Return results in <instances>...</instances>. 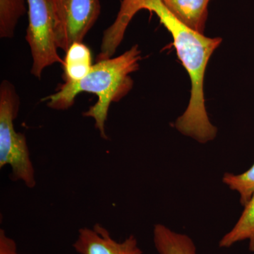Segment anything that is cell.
Masks as SVG:
<instances>
[{"instance_id":"6da1fadb","label":"cell","mask_w":254,"mask_h":254,"mask_svg":"<svg viewBox=\"0 0 254 254\" xmlns=\"http://www.w3.org/2000/svg\"><path fill=\"white\" fill-rule=\"evenodd\" d=\"M121 6L123 14L129 19L140 10L154 12L170 32L177 56L186 68L191 83L190 103L175 122V128L199 143L213 141L218 129L209 120L203 86L209 60L220 46L222 38H208L187 27L169 11L162 0H123Z\"/></svg>"},{"instance_id":"7a4b0ae2","label":"cell","mask_w":254,"mask_h":254,"mask_svg":"<svg viewBox=\"0 0 254 254\" xmlns=\"http://www.w3.org/2000/svg\"><path fill=\"white\" fill-rule=\"evenodd\" d=\"M141 53L136 45L117 58L98 61L86 77L78 81H64L56 93L43 100L52 109L65 110L72 107L81 92L97 95L98 101L83 115L93 119L100 136L108 139L105 123L110 105L123 99L133 88L130 74L139 68Z\"/></svg>"},{"instance_id":"3957f363","label":"cell","mask_w":254,"mask_h":254,"mask_svg":"<svg viewBox=\"0 0 254 254\" xmlns=\"http://www.w3.org/2000/svg\"><path fill=\"white\" fill-rule=\"evenodd\" d=\"M19 106L14 86L9 81H2L0 86V168L10 166L13 181L23 182L33 189L36 180L26 137L14 127Z\"/></svg>"},{"instance_id":"277c9868","label":"cell","mask_w":254,"mask_h":254,"mask_svg":"<svg viewBox=\"0 0 254 254\" xmlns=\"http://www.w3.org/2000/svg\"><path fill=\"white\" fill-rule=\"evenodd\" d=\"M28 26L26 40L31 48L33 65L31 72L41 77L45 68L64 60L58 55L55 33V19L51 0H26Z\"/></svg>"},{"instance_id":"5b68a950","label":"cell","mask_w":254,"mask_h":254,"mask_svg":"<svg viewBox=\"0 0 254 254\" xmlns=\"http://www.w3.org/2000/svg\"><path fill=\"white\" fill-rule=\"evenodd\" d=\"M51 4L57 46L64 52L83 42L101 10L99 0H51Z\"/></svg>"},{"instance_id":"8992f818","label":"cell","mask_w":254,"mask_h":254,"mask_svg":"<svg viewBox=\"0 0 254 254\" xmlns=\"http://www.w3.org/2000/svg\"><path fill=\"white\" fill-rule=\"evenodd\" d=\"M73 248L78 254H143L134 235L118 242L99 223L80 229Z\"/></svg>"},{"instance_id":"52a82bcc","label":"cell","mask_w":254,"mask_h":254,"mask_svg":"<svg viewBox=\"0 0 254 254\" xmlns=\"http://www.w3.org/2000/svg\"><path fill=\"white\" fill-rule=\"evenodd\" d=\"M164 5L182 23L203 34L208 19L210 0H162Z\"/></svg>"},{"instance_id":"ba28073f","label":"cell","mask_w":254,"mask_h":254,"mask_svg":"<svg viewBox=\"0 0 254 254\" xmlns=\"http://www.w3.org/2000/svg\"><path fill=\"white\" fill-rule=\"evenodd\" d=\"M153 242L158 254H197L190 237L162 224H156L153 228Z\"/></svg>"},{"instance_id":"9c48e42d","label":"cell","mask_w":254,"mask_h":254,"mask_svg":"<svg viewBox=\"0 0 254 254\" xmlns=\"http://www.w3.org/2000/svg\"><path fill=\"white\" fill-rule=\"evenodd\" d=\"M65 53L64 81H78L86 77L93 66L89 48L83 42H77L71 45Z\"/></svg>"},{"instance_id":"30bf717a","label":"cell","mask_w":254,"mask_h":254,"mask_svg":"<svg viewBox=\"0 0 254 254\" xmlns=\"http://www.w3.org/2000/svg\"><path fill=\"white\" fill-rule=\"evenodd\" d=\"M244 208L235 226L219 242L220 248H230L238 242L249 240V249L254 252V193Z\"/></svg>"},{"instance_id":"8fae6325","label":"cell","mask_w":254,"mask_h":254,"mask_svg":"<svg viewBox=\"0 0 254 254\" xmlns=\"http://www.w3.org/2000/svg\"><path fill=\"white\" fill-rule=\"evenodd\" d=\"M26 12L25 0H0V37L12 38L18 21Z\"/></svg>"},{"instance_id":"7c38bea8","label":"cell","mask_w":254,"mask_h":254,"mask_svg":"<svg viewBox=\"0 0 254 254\" xmlns=\"http://www.w3.org/2000/svg\"><path fill=\"white\" fill-rule=\"evenodd\" d=\"M222 182L239 193L240 203L244 206L254 193V163L245 173L239 175L224 174Z\"/></svg>"},{"instance_id":"4fadbf2b","label":"cell","mask_w":254,"mask_h":254,"mask_svg":"<svg viewBox=\"0 0 254 254\" xmlns=\"http://www.w3.org/2000/svg\"><path fill=\"white\" fill-rule=\"evenodd\" d=\"M0 254H20L16 242L6 235L4 229L0 230Z\"/></svg>"}]
</instances>
